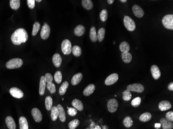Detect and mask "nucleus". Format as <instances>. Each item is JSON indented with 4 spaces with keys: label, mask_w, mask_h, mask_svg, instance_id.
Segmentation results:
<instances>
[{
    "label": "nucleus",
    "mask_w": 173,
    "mask_h": 129,
    "mask_svg": "<svg viewBox=\"0 0 173 129\" xmlns=\"http://www.w3.org/2000/svg\"><path fill=\"white\" fill-rule=\"evenodd\" d=\"M120 2H121L126 3V2H127V1L126 0H120Z\"/></svg>",
    "instance_id": "864d4df0"
},
{
    "label": "nucleus",
    "mask_w": 173,
    "mask_h": 129,
    "mask_svg": "<svg viewBox=\"0 0 173 129\" xmlns=\"http://www.w3.org/2000/svg\"><path fill=\"white\" fill-rule=\"evenodd\" d=\"M118 79H119V75L117 73H114L109 75L105 80V85L107 86L113 85L118 81Z\"/></svg>",
    "instance_id": "1a4fd4ad"
},
{
    "label": "nucleus",
    "mask_w": 173,
    "mask_h": 129,
    "mask_svg": "<svg viewBox=\"0 0 173 129\" xmlns=\"http://www.w3.org/2000/svg\"><path fill=\"white\" fill-rule=\"evenodd\" d=\"M41 28V24L39 22H36L34 23L33 24V30H32V36H35L36 35L38 32L39 31V29Z\"/></svg>",
    "instance_id": "58836bf2"
},
{
    "label": "nucleus",
    "mask_w": 173,
    "mask_h": 129,
    "mask_svg": "<svg viewBox=\"0 0 173 129\" xmlns=\"http://www.w3.org/2000/svg\"><path fill=\"white\" fill-rule=\"evenodd\" d=\"M53 101L50 96H47L45 99V107L47 111H50L53 107Z\"/></svg>",
    "instance_id": "c756f323"
},
{
    "label": "nucleus",
    "mask_w": 173,
    "mask_h": 129,
    "mask_svg": "<svg viewBox=\"0 0 173 129\" xmlns=\"http://www.w3.org/2000/svg\"><path fill=\"white\" fill-rule=\"evenodd\" d=\"M114 2V0H108L107 2L109 4H112Z\"/></svg>",
    "instance_id": "3c124183"
},
{
    "label": "nucleus",
    "mask_w": 173,
    "mask_h": 129,
    "mask_svg": "<svg viewBox=\"0 0 173 129\" xmlns=\"http://www.w3.org/2000/svg\"><path fill=\"white\" fill-rule=\"evenodd\" d=\"M168 89L170 90L173 91V83L171 82L168 85Z\"/></svg>",
    "instance_id": "09e8293b"
},
{
    "label": "nucleus",
    "mask_w": 173,
    "mask_h": 129,
    "mask_svg": "<svg viewBox=\"0 0 173 129\" xmlns=\"http://www.w3.org/2000/svg\"><path fill=\"white\" fill-rule=\"evenodd\" d=\"M171 107V103L168 101H162L159 104V108L161 111H167L168 110L170 109Z\"/></svg>",
    "instance_id": "2eb2a0df"
},
{
    "label": "nucleus",
    "mask_w": 173,
    "mask_h": 129,
    "mask_svg": "<svg viewBox=\"0 0 173 129\" xmlns=\"http://www.w3.org/2000/svg\"><path fill=\"white\" fill-rule=\"evenodd\" d=\"M133 120L132 119L131 117H130V116L126 117L123 120V125L126 126V128H130L133 125Z\"/></svg>",
    "instance_id": "c9c22d12"
},
{
    "label": "nucleus",
    "mask_w": 173,
    "mask_h": 129,
    "mask_svg": "<svg viewBox=\"0 0 173 129\" xmlns=\"http://www.w3.org/2000/svg\"><path fill=\"white\" fill-rule=\"evenodd\" d=\"M68 87V83L67 81H65L62 83L59 89V93L61 95H63L66 93V91Z\"/></svg>",
    "instance_id": "2f4dec72"
},
{
    "label": "nucleus",
    "mask_w": 173,
    "mask_h": 129,
    "mask_svg": "<svg viewBox=\"0 0 173 129\" xmlns=\"http://www.w3.org/2000/svg\"><path fill=\"white\" fill-rule=\"evenodd\" d=\"M28 38V34L26 30L23 28L16 30L11 36V40L15 45H20L22 43H24Z\"/></svg>",
    "instance_id": "f257e3e1"
},
{
    "label": "nucleus",
    "mask_w": 173,
    "mask_h": 129,
    "mask_svg": "<svg viewBox=\"0 0 173 129\" xmlns=\"http://www.w3.org/2000/svg\"><path fill=\"white\" fill-rule=\"evenodd\" d=\"M80 122L78 119H74L72 121H70L68 124V128L70 129H75L78 126Z\"/></svg>",
    "instance_id": "e433bc0d"
},
{
    "label": "nucleus",
    "mask_w": 173,
    "mask_h": 129,
    "mask_svg": "<svg viewBox=\"0 0 173 129\" xmlns=\"http://www.w3.org/2000/svg\"><path fill=\"white\" fill-rule=\"evenodd\" d=\"M105 28H101L99 30L98 32H97V40L99 42H101L103 40V39L104 38V37H105Z\"/></svg>",
    "instance_id": "f704fd0d"
},
{
    "label": "nucleus",
    "mask_w": 173,
    "mask_h": 129,
    "mask_svg": "<svg viewBox=\"0 0 173 129\" xmlns=\"http://www.w3.org/2000/svg\"><path fill=\"white\" fill-rule=\"evenodd\" d=\"M141 103V98L140 97H137V98H134L131 102L132 105L134 106L135 108H137V107L139 106Z\"/></svg>",
    "instance_id": "37998d69"
},
{
    "label": "nucleus",
    "mask_w": 173,
    "mask_h": 129,
    "mask_svg": "<svg viewBox=\"0 0 173 129\" xmlns=\"http://www.w3.org/2000/svg\"><path fill=\"white\" fill-rule=\"evenodd\" d=\"M57 107L58 109V116L60 121L63 122H65L66 120V113L62 106L61 104H58Z\"/></svg>",
    "instance_id": "dca6fc26"
},
{
    "label": "nucleus",
    "mask_w": 173,
    "mask_h": 129,
    "mask_svg": "<svg viewBox=\"0 0 173 129\" xmlns=\"http://www.w3.org/2000/svg\"><path fill=\"white\" fill-rule=\"evenodd\" d=\"M72 52L74 55L76 57H79L82 53V50L80 46H74L72 49Z\"/></svg>",
    "instance_id": "72a5a7b5"
},
{
    "label": "nucleus",
    "mask_w": 173,
    "mask_h": 129,
    "mask_svg": "<svg viewBox=\"0 0 173 129\" xmlns=\"http://www.w3.org/2000/svg\"><path fill=\"white\" fill-rule=\"evenodd\" d=\"M83 75L81 73H77L75 75H74L73 77L71 80V83L73 85H76L78 84L79 83L81 82L82 79Z\"/></svg>",
    "instance_id": "aec40b11"
},
{
    "label": "nucleus",
    "mask_w": 173,
    "mask_h": 129,
    "mask_svg": "<svg viewBox=\"0 0 173 129\" xmlns=\"http://www.w3.org/2000/svg\"><path fill=\"white\" fill-rule=\"evenodd\" d=\"M26 2L29 8L33 9L35 7V0H27Z\"/></svg>",
    "instance_id": "de8ad7c7"
},
{
    "label": "nucleus",
    "mask_w": 173,
    "mask_h": 129,
    "mask_svg": "<svg viewBox=\"0 0 173 129\" xmlns=\"http://www.w3.org/2000/svg\"><path fill=\"white\" fill-rule=\"evenodd\" d=\"M102 128L103 129H108V127L107 126H106V125L103 126Z\"/></svg>",
    "instance_id": "603ef678"
},
{
    "label": "nucleus",
    "mask_w": 173,
    "mask_h": 129,
    "mask_svg": "<svg viewBox=\"0 0 173 129\" xmlns=\"http://www.w3.org/2000/svg\"><path fill=\"white\" fill-rule=\"evenodd\" d=\"M163 25L168 30H173V15H167L162 19Z\"/></svg>",
    "instance_id": "20e7f679"
},
{
    "label": "nucleus",
    "mask_w": 173,
    "mask_h": 129,
    "mask_svg": "<svg viewBox=\"0 0 173 129\" xmlns=\"http://www.w3.org/2000/svg\"><path fill=\"white\" fill-rule=\"evenodd\" d=\"M68 113L70 116H76V114H77V110L74 108H69L68 110Z\"/></svg>",
    "instance_id": "c03bdc74"
},
{
    "label": "nucleus",
    "mask_w": 173,
    "mask_h": 129,
    "mask_svg": "<svg viewBox=\"0 0 173 129\" xmlns=\"http://www.w3.org/2000/svg\"><path fill=\"white\" fill-rule=\"evenodd\" d=\"M151 73L153 78L155 80H158L161 77V72L159 67L157 65H152L151 67Z\"/></svg>",
    "instance_id": "ddd939ff"
},
{
    "label": "nucleus",
    "mask_w": 173,
    "mask_h": 129,
    "mask_svg": "<svg viewBox=\"0 0 173 129\" xmlns=\"http://www.w3.org/2000/svg\"><path fill=\"white\" fill-rule=\"evenodd\" d=\"M46 80L45 77L42 76L40 79L39 82V93L41 95H43L45 93V88H46Z\"/></svg>",
    "instance_id": "6ab92c4d"
},
{
    "label": "nucleus",
    "mask_w": 173,
    "mask_h": 129,
    "mask_svg": "<svg viewBox=\"0 0 173 129\" xmlns=\"http://www.w3.org/2000/svg\"><path fill=\"white\" fill-rule=\"evenodd\" d=\"M121 57H122V60L126 64H128L129 62H131L132 59V55L129 52L122 53Z\"/></svg>",
    "instance_id": "a878e982"
},
{
    "label": "nucleus",
    "mask_w": 173,
    "mask_h": 129,
    "mask_svg": "<svg viewBox=\"0 0 173 129\" xmlns=\"http://www.w3.org/2000/svg\"><path fill=\"white\" fill-rule=\"evenodd\" d=\"M123 23L126 28L128 31H134L136 28V24L134 21L128 15H126L124 17L123 19Z\"/></svg>",
    "instance_id": "7ed1b4c3"
},
{
    "label": "nucleus",
    "mask_w": 173,
    "mask_h": 129,
    "mask_svg": "<svg viewBox=\"0 0 173 129\" xmlns=\"http://www.w3.org/2000/svg\"><path fill=\"white\" fill-rule=\"evenodd\" d=\"M72 44L68 39L64 40L61 44V50L63 54L69 55L72 52Z\"/></svg>",
    "instance_id": "39448f33"
},
{
    "label": "nucleus",
    "mask_w": 173,
    "mask_h": 129,
    "mask_svg": "<svg viewBox=\"0 0 173 129\" xmlns=\"http://www.w3.org/2000/svg\"><path fill=\"white\" fill-rule=\"evenodd\" d=\"M48 90L50 91L51 93H55L56 91L55 85L53 82L48 83L46 85Z\"/></svg>",
    "instance_id": "79ce46f5"
},
{
    "label": "nucleus",
    "mask_w": 173,
    "mask_h": 129,
    "mask_svg": "<svg viewBox=\"0 0 173 129\" xmlns=\"http://www.w3.org/2000/svg\"><path fill=\"white\" fill-rule=\"evenodd\" d=\"M86 28L82 25H78L74 29V34L77 36H81L85 33Z\"/></svg>",
    "instance_id": "4be33fe9"
},
{
    "label": "nucleus",
    "mask_w": 173,
    "mask_h": 129,
    "mask_svg": "<svg viewBox=\"0 0 173 129\" xmlns=\"http://www.w3.org/2000/svg\"><path fill=\"white\" fill-rule=\"evenodd\" d=\"M90 38L91 39V40L93 42H95L96 41H97V34L96 32V28L95 26H92L91 27V28H90Z\"/></svg>",
    "instance_id": "393cba45"
},
{
    "label": "nucleus",
    "mask_w": 173,
    "mask_h": 129,
    "mask_svg": "<svg viewBox=\"0 0 173 129\" xmlns=\"http://www.w3.org/2000/svg\"><path fill=\"white\" fill-rule=\"evenodd\" d=\"M95 89V85L93 84H91L88 85L85 88L83 91V93L85 96H89L93 93Z\"/></svg>",
    "instance_id": "412c9836"
},
{
    "label": "nucleus",
    "mask_w": 173,
    "mask_h": 129,
    "mask_svg": "<svg viewBox=\"0 0 173 129\" xmlns=\"http://www.w3.org/2000/svg\"><path fill=\"white\" fill-rule=\"evenodd\" d=\"M19 122L20 129H29V124L26 119L24 116L20 117Z\"/></svg>",
    "instance_id": "b1692460"
},
{
    "label": "nucleus",
    "mask_w": 173,
    "mask_h": 129,
    "mask_svg": "<svg viewBox=\"0 0 173 129\" xmlns=\"http://www.w3.org/2000/svg\"><path fill=\"white\" fill-rule=\"evenodd\" d=\"M62 59L60 55L58 53H55L53 55V62L54 66L57 68H59L61 66L62 63Z\"/></svg>",
    "instance_id": "f3484780"
},
{
    "label": "nucleus",
    "mask_w": 173,
    "mask_h": 129,
    "mask_svg": "<svg viewBox=\"0 0 173 129\" xmlns=\"http://www.w3.org/2000/svg\"><path fill=\"white\" fill-rule=\"evenodd\" d=\"M36 2H41L42 1V0H36Z\"/></svg>",
    "instance_id": "5fc2aeb1"
},
{
    "label": "nucleus",
    "mask_w": 173,
    "mask_h": 129,
    "mask_svg": "<svg viewBox=\"0 0 173 129\" xmlns=\"http://www.w3.org/2000/svg\"><path fill=\"white\" fill-rule=\"evenodd\" d=\"M100 19L103 22L107 20L108 18V11L106 9H103L101 11L100 14Z\"/></svg>",
    "instance_id": "a19ab883"
},
{
    "label": "nucleus",
    "mask_w": 173,
    "mask_h": 129,
    "mask_svg": "<svg viewBox=\"0 0 173 129\" xmlns=\"http://www.w3.org/2000/svg\"><path fill=\"white\" fill-rule=\"evenodd\" d=\"M122 99L123 100L128 101L131 100L132 98V94L131 91L128 90H124L122 93Z\"/></svg>",
    "instance_id": "4c0bfd02"
},
{
    "label": "nucleus",
    "mask_w": 173,
    "mask_h": 129,
    "mask_svg": "<svg viewBox=\"0 0 173 129\" xmlns=\"http://www.w3.org/2000/svg\"><path fill=\"white\" fill-rule=\"evenodd\" d=\"M54 79L55 80V82L58 84H60L61 83L62 80V75L61 71H57V72H55L54 75Z\"/></svg>",
    "instance_id": "ea45409f"
},
{
    "label": "nucleus",
    "mask_w": 173,
    "mask_h": 129,
    "mask_svg": "<svg viewBox=\"0 0 173 129\" xmlns=\"http://www.w3.org/2000/svg\"><path fill=\"white\" fill-rule=\"evenodd\" d=\"M151 117H152L151 114L148 112H146L140 116L139 120L142 122H147L149 121Z\"/></svg>",
    "instance_id": "7c9ffc66"
},
{
    "label": "nucleus",
    "mask_w": 173,
    "mask_h": 129,
    "mask_svg": "<svg viewBox=\"0 0 173 129\" xmlns=\"http://www.w3.org/2000/svg\"><path fill=\"white\" fill-rule=\"evenodd\" d=\"M130 91H134L137 93H143L144 91V87L143 85L139 83H135L128 85L127 86V89Z\"/></svg>",
    "instance_id": "423d86ee"
},
{
    "label": "nucleus",
    "mask_w": 173,
    "mask_h": 129,
    "mask_svg": "<svg viewBox=\"0 0 173 129\" xmlns=\"http://www.w3.org/2000/svg\"><path fill=\"white\" fill-rule=\"evenodd\" d=\"M120 50L122 53H126L128 52L130 49V45L126 41L122 42L120 44Z\"/></svg>",
    "instance_id": "bb28decb"
},
{
    "label": "nucleus",
    "mask_w": 173,
    "mask_h": 129,
    "mask_svg": "<svg viewBox=\"0 0 173 129\" xmlns=\"http://www.w3.org/2000/svg\"><path fill=\"white\" fill-rule=\"evenodd\" d=\"M5 122L8 129H16V123L12 117L7 116L5 119Z\"/></svg>",
    "instance_id": "a211bd4d"
},
{
    "label": "nucleus",
    "mask_w": 173,
    "mask_h": 129,
    "mask_svg": "<svg viewBox=\"0 0 173 129\" xmlns=\"http://www.w3.org/2000/svg\"><path fill=\"white\" fill-rule=\"evenodd\" d=\"M45 80H46V82L48 83L52 82V81H53V77L52 76V75L47 73L45 75Z\"/></svg>",
    "instance_id": "a18cd8bd"
},
{
    "label": "nucleus",
    "mask_w": 173,
    "mask_h": 129,
    "mask_svg": "<svg viewBox=\"0 0 173 129\" xmlns=\"http://www.w3.org/2000/svg\"><path fill=\"white\" fill-rule=\"evenodd\" d=\"M23 60L21 58H16L8 60L6 64V67L9 69H13L19 68L22 66Z\"/></svg>",
    "instance_id": "f03ea898"
},
{
    "label": "nucleus",
    "mask_w": 173,
    "mask_h": 129,
    "mask_svg": "<svg viewBox=\"0 0 173 129\" xmlns=\"http://www.w3.org/2000/svg\"><path fill=\"white\" fill-rule=\"evenodd\" d=\"M166 118L170 121H173V111L168 112L166 114Z\"/></svg>",
    "instance_id": "49530a36"
},
{
    "label": "nucleus",
    "mask_w": 173,
    "mask_h": 129,
    "mask_svg": "<svg viewBox=\"0 0 173 129\" xmlns=\"http://www.w3.org/2000/svg\"><path fill=\"white\" fill-rule=\"evenodd\" d=\"M11 7L14 10L18 9L20 6V0H11L9 1Z\"/></svg>",
    "instance_id": "473e14b6"
},
{
    "label": "nucleus",
    "mask_w": 173,
    "mask_h": 129,
    "mask_svg": "<svg viewBox=\"0 0 173 129\" xmlns=\"http://www.w3.org/2000/svg\"><path fill=\"white\" fill-rule=\"evenodd\" d=\"M32 115L33 117L34 120L37 122H40L42 120V113L39 109L37 108H33L32 110Z\"/></svg>",
    "instance_id": "9b49d317"
},
{
    "label": "nucleus",
    "mask_w": 173,
    "mask_h": 129,
    "mask_svg": "<svg viewBox=\"0 0 173 129\" xmlns=\"http://www.w3.org/2000/svg\"><path fill=\"white\" fill-rule=\"evenodd\" d=\"M161 126V124H155V128L157 129H159Z\"/></svg>",
    "instance_id": "8fccbe9b"
},
{
    "label": "nucleus",
    "mask_w": 173,
    "mask_h": 129,
    "mask_svg": "<svg viewBox=\"0 0 173 129\" xmlns=\"http://www.w3.org/2000/svg\"><path fill=\"white\" fill-rule=\"evenodd\" d=\"M160 121L161 124L162 126L163 129H172L173 128V122L168 120L166 118L161 119Z\"/></svg>",
    "instance_id": "4468645a"
},
{
    "label": "nucleus",
    "mask_w": 173,
    "mask_h": 129,
    "mask_svg": "<svg viewBox=\"0 0 173 129\" xmlns=\"http://www.w3.org/2000/svg\"><path fill=\"white\" fill-rule=\"evenodd\" d=\"M118 107V101L115 99H112L108 101L107 108L110 113H115Z\"/></svg>",
    "instance_id": "6e6552de"
},
{
    "label": "nucleus",
    "mask_w": 173,
    "mask_h": 129,
    "mask_svg": "<svg viewBox=\"0 0 173 129\" xmlns=\"http://www.w3.org/2000/svg\"><path fill=\"white\" fill-rule=\"evenodd\" d=\"M72 105L73 106L74 108H76L77 110H78L79 111H83V110H84L83 104L82 103L81 101L79 100L78 99H75L72 101Z\"/></svg>",
    "instance_id": "5701e85b"
},
{
    "label": "nucleus",
    "mask_w": 173,
    "mask_h": 129,
    "mask_svg": "<svg viewBox=\"0 0 173 129\" xmlns=\"http://www.w3.org/2000/svg\"><path fill=\"white\" fill-rule=\"evenodd\" d=\"M50 33V26L47 23H44V26H42V30L41 31V38L44 40L47 39Z\"/></svg>",
    "instance_id": "0eeeda50"
},
{
    "label": "nucleus",
    "mask_w": 173,
    "mask_h": 129,
    "mask_svg": "<svg viewBox=\"0 0 173 129\" xmlns=\"http://www.w3.org/2000/svg\"><path fill=\"white\" fill-rule=\"evenodd\" d=\"M82 5L86 10H91L93 7V4L91 0H82Z\"/></svg>",
    "instance_id": "cd10ccee"
},
{
    "label": "nucleus",
    "mask_w": 173,
    "mask_h": 129,
    "mask_svg": "<svg viewBox=\"0 0 173 129\" xmlns=\"http://www.w3.org/2000/svg\"><path fill=\"white\" fill-rule=\"evenodd\" d=\"M132 10L134 15L138 18H142L144 15V11L142 8L137 5L133 6Z\"/></svg>",
    "instance_id": "f8f14e48"
},
{
    "label": "nucleus",
    "mask_w": 173,
    "mask_h": 129,
    "mask_svg": "<svg viewBox=\"0 0 173 129\" xmlns=\"http://www.w3.org/2000/svg\"><path fill=\"white\" fill-rule=\"evenodd\" d=\"M58 117V109L57 106H53L51 109V118L52 120L55 121Z\"/></svg>",
    "instance_id": "c85d7f7f"
},
{
    "label": "nucleus",
    "mask_w": 173,
    "mask_h": 129,
    "mask_svg": "<svg viewBox=\"0 0 173 129\" xmlns=\"http://www.w3.org/2000/svg\"><path fill=\"white\" fill-rule=\"evenodd\" d=\"M9 93H11V95L14 98L20 99L24 97V93L18 88H11L9 90Z\"/></svg>",
    "instance_id": "9d476101"
}]
</instances>
